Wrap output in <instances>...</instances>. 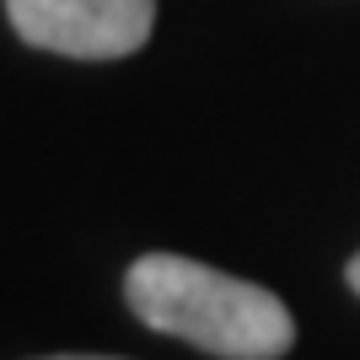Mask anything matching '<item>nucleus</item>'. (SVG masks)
<instances>
[{
	"label": "nucleus",
	"instance_id": "nucleus-3",
	"mask_svg": "<svg viewBox=\"0 0 360 360\" xmlns=\"http://www.w3.org/2000/svg\"><path fill=\"white\" fill-rule=\"evenodd\" d=\"M345 280H349V290H355V296H360V253H355V258H349V264H345Z\"/></svg>",
	"mask_w": 360,
	"mask_h": 360
},
{
	"label": "nucleus",
	"instance_id": "nucleus-4",
	"mask_svg": "<svg viewBox=\"0 0 360 360\" xmlns=\"http://www.w3.org/2000/svg\"><path fill=\"white\" fill-rule=\"evenodd\" d=\"M44 360H119V355H44Z\"/></svg>",
	"mask_w": 360,
	"mask_h": 360
},
{
	"label": "nucleus",
	"instance_id": "nucleus-1",
	"mask_svg": "<svg viewBox=\"0 0 360 360\" xmlns=\"http://www.w3.org/2000/svg\"><path fill=\"white\" fill-rule=\"evenodd\" d=\"M129 312L215 360H280L296 345V317L274 290L183 253H140L124 274Z\"/></svg>",
	"mask_w": 360,
	"mask_h": 360
},
{
	"label": "nucleus",
	"instance_id": "nucleus-2",
	"mask_svg": "<svg viewBox=\"0 0 360 360\" xmlns=\"http://www.w3.org/2000/svg\"><path fill=\"white\" fill-rule=\"evenodd\" d=\"M22 44L65 60H124L146 49L156 0H6Z\"/></svg>",
	"mask_w": 360,
	"mask_h": 360
}]
</instances>
